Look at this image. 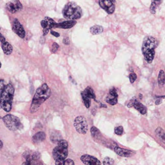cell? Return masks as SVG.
I'll list each match as a JSON object with an SVG mask.
<instances>
[{
	"instance_id": "cell-1",
	"label": "cell",
	"mask_w": 165,
	"mask_h": 165,
	"mask_svg": "<svg viewBox=\"0 0 165 165\" xmlns=\"http://www.w3.org/2000/svg\"><path fill=\"white\" fill-rule=\"evenodd\" d=\"M50 88L46 83L44 84L37 89L31 102V112L34 113L37 112L42 104L50 97Z\"/></svg>"
},
{
	"instance_id": "cell-2",
	"label": "cell",
	"mask_w": 165,
	"mask_h": 165,
	"mask_svg": "<svg viewBox=\"0 0 165 165\" xmlns=\"http://www.w3.org/2000/svg\"><path fill=\"white\" fill-rule=\"evenodd\" d=\"M158 41L152 36H146L144 39L141 50L145 60L149 64L151 63L155 58V49L157 47Z\"/></svg>"
},
{
	"instance_id": "cell-3",
	"label": "cell",
	"mask_w": 165,
	"mask_h": 165,
	"mask_svg": "<svg viewBox=\"0 0 165 165\" xmlns=\"http://www.w3.org/2000/svg\"><path fill=\"white\" fill-rule=\"evenodd\" d=\"M15 89L11 84L5 86L0 97V106L4 111L9 112L12 108Z\"/></svg>"
},
{
	"instance_id": "cell-4",
	"label": "cell",
	"mask_w": 165,
	"mask_h": 165,
	"mask_svg": "<svg viewBox=\"0 0 165 165\" xmlns=\"http://www.w3.org/2000/svg\"><path fill=\"white\" fill-rule=\"evenodd\" d=\"M63 16L69 20L80 19L82 15V8L74 2H69L66 4L62 11Z\"/></svg>"
},
{
	"instance_id": "cell-5",
	"label": "cell",
	"mask_w": 165,
	"mask_h": 165,
	"mask_svg": "<svg viewBox=\"0 0 165 165\" xmlns=\"http://www.w3.org/2000/svg\"><path fill=\"white\" fill-rule=\"evenodd\" d=\"M2 120L6 127L9 130L16 131L23 128V125L19 118L12 114H7L3 118Z\"/></svg>"
},
{
	"instance_id": "cell-6",
	"label": "cell",
	"mask_w": 165,
	"mask_h": 165,
	"mask_svg": "<svg viewBox=\"0 0 165 165\" xmlns=\"http://www.w3.org/2000/svg\"><path fill=\"white\" fill-rule=\"evenodd\" d=\"M74 126L79 133L85 134L87 132L88 125L86 118L83 116H79L75 118Z\"/></svg>"
},
{
	"instance_id": "cell-7",
	"label": "cell",
	"mask_w": 165,
	"mask_h": 165,
	"mask_svg": "<svg viewBox=\"0 0 165 165\" xmlns=\"http://www.w3.org/2000/svg\"><path fill=\"white\" fill-rule=\"evenodd\" d=\"M68 147L58 145L54 148L53 151V156L55 160L62 159L65 160L68 156Z\"/></svg>"
},
{
	"instance_id": "cell-8",
	"label": "cell",
	"mask_w": 165,
	"mask_h": 165,
	"mask_svg": "<svg viewBox=\"0 0 165 165\" xmlns=\"http://www.w3.org/2000/svg\"><path fill=\"white\" fill-rule=\"evenodd\" d=\"M82 98L84 104L87 108L91 106V99L95 100V94L93 89L90 87H87L82 93Z\"/></svg>"
},
{
	"instance_id": "cell-9",
	"label": "cell",
	"mask_w": 165,
	"mask_h": 165,
	"mask_svg": "<svg viewBox=\"0 0 165 165\" xmlns=\"http://www.w3.org/2000/svg\"><path fill=\"white\" fill-rule=\"evenodd\" d=\"M56 23L53 19L49 17H45L44 20H42L41 25L43 28V35H46L49 33V30L51 28H55Z\"/></svg>"
},
{
	"instance_id": "cell-10",
	"label": "cell",
	"mask_w": 165,
	"mask_h": 165,
	"mask_svg": "<svg viewBox=\"0 0 165 165\" xmlns=\"http://www.w3.org/2000/svg\"><path fill=\"white\" fill-rule=\"evenodd\" d=\"M6 8L10 13H15L21 10L23 6L19 0H12L6 4Z\"/></svg>"
},
{
	"instance_id": "cell-11",
	"label": "cell",
	"mask_w": 165,
	"mask_h": 165,
	"mask_svg": "<svg viewBox=\"0 0 165 165\" xmlns=\"http://www.w3.org/2000/svg\"><path fill=\"white\" fill-rule=\"evenodd\" d=\"M100 7L108 14H112L115 10V6L111 0H99Z\"/></svg>"
},
{
	"instance_id": "cell-12",
	"label": "cell",
	"mask_w": 165,
	"mask_h": 165,
	"mask_svg": "<svg viewBox=\"0 0 165 165\" xmlns=\"http://www.w3.org/2000/svg\"><path fill=\"white\" fill-rule=\"evenodd\" d=\"M12 30L21 38H24L25 36V31L24 27L19 22L18 19H15L14 20L12 26Z\"/></svg>"
},
{
	"instance_id": "cell-13",
	"label": "cell",
	"mask_w": 165,
	"mask_h": 165,
	"mask_svg": "<svg viewBox=\"0 0 165 165\" xmlns=\"http://www.w3.org/2000/svg\"><path fill=\"white\" fill-rule=\"evenodd\" d=\"M80 159L82 162L85 165H97L101 164L100 161L96 157L88 155H83Z\"/></svg>"
},
{
	"instance_id": "cell-14",
	"label": "cell",
	"mask_w": 165,
	"mask_h": 165,
	"mask_svg": "<svg viewBox=\"0 0 165 165\" xmlns=\"http://www.w3.org/2000/svg\"><path fill=\"white\" fill-rule=\"evenodd\" d=\"M128 108L134 107L135 109L139 111L141 114H145L147 112V108L145 106L142 104L140 102L138 101L137 99H134L133 101H131L128 105Z\"/></svg>"
},
{
	"instance_id": "cell-15",
	"label": "cell",
	"mask_w": 165,
	"mask_h": 165,
	"mask_svg": "<svg viewBox=\"0 0 165 165\" xmlns=\"http://www.w3.org/2000/svg\"><path fill=\"white\" fill-rule=\"evenodd\" d=\"M118 97V95L115 89H111L109 91V94L106 98V102L110 105H116L117 103Z\"/></svg>"
},
{
	"instance_id": "cell-16",
	"label": "cell",
	"mask_w": 165,
	"mask_h": 165,
	"mask_svg": "<svg viewBox=\"0 0 165 165\" xmlns=\"http://www.w3.org/2000/svg\"><path fill=\"white\" fill-rule=\"evenodd\" d=\"M114 151L120 156L125 157H130L135 154L134 152L131 150L123 149L119 147H115L114 149Z\"/></svg>"
},
{
	"instance_id": "cell-17",
	"label": "cell",
	"mask_w": 165,
	"mask_h": 165,
	"mask_svg": "<svg viewBox=\"0 0 165 165\" xmlns=\"http://www.w3.org/2000/svg\"><path fill=\"white\" fill-rule=\"evenodd\" d=\"M76 24H77V21L74 20H70L68 21H64L60 24H56L55 28H62L64 29H70L74 27Z\"/></svg>"
},
{
	"instance_id": "cell-18",
	"label": "cell",
	"mask_w": 165,
	"mask_h": 165,
	"mask_svg": "<svg viewBox=\"0 0 165 165\" xmlns=\"http://www.w3.org/2000/svg\"><path fill=\"white\" fill-rule=\"evenodd\" d=\"M46 134L44 132H39L33 136V141L34 143H39L45 140Z\"/></svg>"
},
{
	"instance_id": "cell-19",
	"label": "cell",
	"mask_w": 165,
	"mask_h": 165,
	"mask_svg": "<svg viewBox=\"0 0 165 165\" xmlns=\"http://www.w3.org/2000/svg\"><path fill=\"white\" fill-rule=\"evenodd\" d=\"M152 4L150 6V12L152 14H155L156 12V10L162 4L163 0H151Z\"/></svg>"
},
{
	"instance_id": "cell-20",
	"label": "cell",
	"mask_w": 165,
	"mask_h": 165,
	"mask_svg": "<svg viewBox=\"0 0 165 165\" xmlns=\"http://www.w3.org/2000/svg\"><path fill=\"white\" fill-rule=\"evenodd\" d=\"M2 50L4 51V53L7 55H9L12 53L13 51V48L11 45L8 42L5 41L4 43H2Z\"/></svg>"
},
{
	"instance_id": "cell-21",
	"label": "cell",
	"mask_w": 165,
	"mask_h": 165,
	"mask_svg": "<svg viewBox=\"0 0 165 165\" xmlns=\"http://www.w3.org/2000/svg\"><path fill=\"white\" fill-rule=\"evenodd\" d=\"M155 133L157 138H159V140H160L163 143H165V133L164 129L159 127L156 129Z\"/></svg>"
},
{
	"instance_id": "cell-22",
	"label": "cell",
	"mask_w": 165,
	"mask_h": 165,
	"mask_svg": "<svg viewBox=\"0 0 165 165\" xmlns=\"http://www.w3.org/2000/svg\"><path fill=\"white\" fill-rule=\"evenodd\" d=\"M104 28L102 26L100 25H94L93 27L90 28V31L91 34L93 35H99L103 33V31Z\"/></svg>"
},
{
	"instance_id": "cell-23",
	"label": "cell",
	"mask_w": 165,
	"mask_h": 165,
	"mask_svg": "<svg viewBox=\"0 0 165 165\" xmlns=\"http://www.w3.org/2000/svg\"><path fill=\"white\" fill-rule=\"evenodd\" d=\"M91 133L92 137L95 139H99L102 136L99 129L95 127H93L91 128Z\"/></svg>"
},
{
	"instance_id": "cell-24",
	"label": "cell",
	"mask_w": 165,
	"mask_h": 165,
	"mask_svg": "<svg viewBox=\"0 0 165 165\" xmlns=\"http://www.w3.org/2000/svg\"><path fill=\"white\" fill-rule=\"evenodd\" d=\"M165 72L163 70H160L159 72L158 78V82L159 86H163L165 84Z\"/></svg>"
},
{
	"instance_id": "cell-25",
	"label": "cell",
	"mask_w": 165,
	"mask_h": 165,
	"mask_svg": "<svg viewBox=\"0 0 165 165\" xmlns=\"http://www.w3.org/2000/svg\"><path fill=\"white\" fill-rule=\"evenodd\" d=\"M103 163L104 165H113L114 163V161L112 158L106 157L104 159Z\"/></svg>"
},
{
	"instance_id": "cell-26",
	"label": "cell",
	"mask_w": 165,
	"mask_h": 165,
	"mask_svg": "<svg viewBox=\"0 0 165 165\" xmlns=\"http://www.w3.org/2000/svg\"><path fill=\"white\" fill-rule=\"evenodd\" d=\"M115 134L117 135H122L123 132V128L122 126L117 127L114 129Z\"/></svg>"
},
{
	"instance_id": "cell-27",
	"label": "cell",
	"mask_w": 165,
	"mask_h": 165,
	"mask_svg": "<svg viewBox=\"0 0 165 165\" xmlns=\"http://www.w3.org/2000/svg\"><path fill=\"white\" fill-rule=\"evenodd\" d=\"M137 78V76L135 73H131L129 75V79L130 82L133 83L136 81Z\"/></svg>"
},
{
	"instance_id": "cell-28",
	"label": "cell",
	"mask_w": 165,
	"mask_h": 165,
	"mask_svg": "<svg viewBox=\"0 0 165 165\" xmlns=\"http://www.w3.org/2000/svg\"><path fill=\"white\" fill-rule=\"evenodd\" d=\"M5 87V82H4V80H2V79L0 80V97H1V95L2 92L4 91Z\"/></svg>"
},
{
	"instance_id": "cell-29",
	"label": "cell",
	"mask_w": 165,
	"mask_h": 165,
	"mask_svg": "<svg viewBox=\"0 0 165 165\" xmlns=\"http://www.w3.org/2000/svg\"><path fill=\"white\" fill-rule=\"evenodd\" d=\"M40 157V154L39 152H35L31 156V158L33 160H38Z\"/></svg>"
},
{
	"instance_id": "cell-30",
	"label": "cell",
	"mask_w": 165,
	"mask_h": 165,
	"mask_svg": "<svg viewBox=\"0 0 165 165\" xmlns=\"http://www.w3.org/2000/svg\"><path fill=\"white\" fill-rule=\"evenodd\" d=\"M59 48V45L56 43H54L53 45V47H52V49H51V51L53 53H55L56 51L58 50Z\"/></svg>"
},
{
	"instance_id": "cell-31",
	"label": "cell",
	"mask_w": 165,
	"mask_h": 165,
	"mask_svg": "<svg viewBox=\"0 0 165 165\" xmlns=\"http://www.w3.org/2000/svg\"><path fill=\"white\" fill-rule=\"evenodd\" d=\"M75 163L73 161L70 159H68L64 161V165H74Z\"/></svg>"
},
{
	"instance_id": "cell-32",
	"label": "cell",
	"mask_w": 165,
	"mask_h": 165,
	"mask_svg": "<svg viewBox=\"0 0 165 165\" xmlns=\"http://www.w3.org/2000/svg\"><path fill=\"white\" fill-rule=\"evenodd\" d=\"M55 162V164L56 165H64V161L65 160H62V159H59V160H57Z\"/></svg>"
},
{
	"instance_id": "cell-33",
	"label": "cell",
	"mask_w": 165,
	"mask_h": 165,
	"mask_svg": "<svg viewBox=\"0 0 165 165\" xmlns=\"http://www.w3.org/2000/svg\"><path fill=\"white\" fill-rule=\"evenodd\" d=\"M63 43L64 44L66 45L70 44V40L69 39L68 37L64 38L63 40Z\"/></svg>"
},
{
	"instance_id": "cell-34",
	"label": "cell",
	"mask_w": 165,
	"mask_h": 165,
	"mask_svg": "<svg viewBox=\"0 0 165 165\" xmlns=\"http://www.w3.org/2000/svg\"><path fill=\"white\" fill-rule=\"evenodd\" d=\"M50 33H51V35H53L55 37H58L60 36V34L59 33H57L56 31H51Z\"/></svg>"
},
{
	"instance_id": "cell-35",
	"label": "cell",
	"mask_w": 165,
	"mask_h": 165,
	"mask_svg": "<svg viewBox=\"0 0 165 165\" xmlns=\"http://www.w3.org/2000/svg\"><path fill=\"white\" fill-rule=\"evenodd\" d=\"M0 41L2 43H4L6 41V39H5V37L0 33Z\"/></svg>"
},
{
	"instance_id": "cell-36",
	"label": "cell",
	"mask_w": 165,
	"mask_h": 165,
	"mask_svg": "<svg viewBox=\"0 0 165 165\" xmlns=\"http://www.w3.org/2000/svg\"><path fill=\"white\" fill-rule=\"evenodd\" d=\"M162 103V100H160V99H159V100H157V101H156V105H159V104H160L161 103Z\"/></svg>"
},
{
	"instance_id": "cell-37",
	"label": "cell",
	"mask_w": 165,
	"mask_h": 165,
	"mask_svg": "<svg viewBox=\"0 0 165 165\" xmlns=\"http://www.w3.org/2000/svg\"><path fill=\"white\" fill-rule=\"evenodd\" d=\"M2 146H3L2 142L1 141H0V149H1L2 148Z\"/></svg>"
},
{
	"instance_id": "cell-38",
	"label": "cell",
	"mask_w": 165,
	"mask_h": 165,
	"mask_svg": "<svg viewBox=\"0 0 165 165\" xmlns=\"http://www.w3.org/2000/svg\"><path fill=\"white\" fill-rule=\"evenodd\" d=\"M111 1L112 2H115V0H111Z\"/></svg>"
},
{
	"instance_id": "cell-39",
	"label": "cell",
	"mask_w": 165,
	"mask_h": 165,
	"mask_svg": "<svg viewBox=\"0 0 165 165\" xmlns=\"http://www.w3.org/2000/svg\"><path fill=\"white\" fill-rule=\"evenodd\" d=\"M1 66H2V64H1V63L0 62V68H1Z\"/></svg>"
},
{
	"instance_id": "cell-40",
	"label": "cell",
	"mask_w": 165,
	"mask_h": 165,
	"mask_svg": "<svg viewBox=\"0 0 165 165\" xmlns=\"http://www.w3.org/2000/svg\"><path fill=\"white\" fill-rule=\"evenodd\" d=\"M142 95H141V94H140V97H141V98H141Z\"/></svg>"
}]
</instances>
